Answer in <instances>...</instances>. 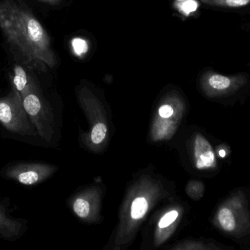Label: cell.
<instances>
[{
    "instance_id": "30bf717a",
    "label": "cell",
    "mask_w": 250,
    "mask_h": 250,
    "mask_svg": "<svg viewBox=\"0 0 250 250\" xmlns=\"http://www.w3.org/2000/svg\"><path fill=\"white\" fill-rule=\"evenodd\" d=\"M148 209V203L144 198H138L132 202L131 206V217L133 220L142 218Z\"/></svg>"
},
{
    "instance_id": "ac0fdd59",
    "label": "cell",
    "mask_w": 250,
    "mask_h": 250,
    "mask_svg": "<svg viewBox=\"0 0 250 250\" xmlns=\"http://www.w3.org/2000/svg\"><path fill=\"white\" fill-rule=\"evenodd\" d=\"M159 114L163 118H168L173 114V109L168 104H164L159 109Z\"/></svg>"
},
{
    "instance_id": "6da1fadb",
    "label": "cell",
    "mask_w": 250,
    "mask_h": 250,
    "mask_svg": "<svg viewBox=\"0 0 250 250\" xmlns=\"http://www.w3.org/2000/svg\"><path fill=\"white\" fill-rule=\"evenodd\" d=\"M0 30L16 58L31 70L57 65L46 29L23 0H0Z\"/></svg>"
},
{
    "instance_id": "9a60e30c",
    "label": "cell",
    "mask_w": 250,
    "mask_h": 250,
    "mask_svg": "<svg viewBox=\"0 0 250 250\" xmlns=\"http://www.w3.org/2000/svg\"><path fill=\"white\" fill-rule=\"evenodd\" d=\"M72 46L75 54L78 56H82L86 54L89 50V45L85 40L80 38H76L72 41Z\"/></svg>"
},
{
    "instance_id": "277c9868",
    "label": "cell",
    "mask_w": 250,
    "mask_h": 250,
    "mask_svg": "<svg viewBox=\"0 0 250 250\" xmlns=\"http://www.w3.org/2000/svg\"><path fill=\"white\" fill-rule=\"evenodd\" d=\"M203 86L210 96H223L236 92L247 82L244 75L225 76L216 72L208 71L202 79Z\"/></svg>"
},
{
    "instance_id": "5bb4252c",
    "label": "cell",
    "mask_w": 250,
    "mask_h": 250,
    "mask_svg": "<svg viewBox=\"0 0 250 250\" xmlns=\"http://www.w3.org/2000/svg\"><path fill=\"white\" fill-rule=\"evenodd\" d=\"M188 194L192 199H199L204 194V185L198 182H191L188 186Z\"/></svg>"
},
{
    "instance_id": "ba28073f",
    "label": "cell",
    "mask_w": 250,
    "mask_h": 250,
    "mask_svg": "<svg viewBox=\"0 0 250 250\" xmlns=\"http://www.w3.org/2000/svg\"><path fill=\"white\" fill-rule=\"evenodd\" d=\"M194 160L199 170L214 169L217 167V158L211 143L201 135H197L194 140Z\"/></svg>"
},
{
    "instance_id": "2e32d148",
    "label": "cell",
    "mask_w": 250,
    "mask_h": 250,
    "mask_svg": "<svg viewBox=\"0 0 250 250\" xmlns=\"http://www.w3.org/2000/svg\"><path fill=\"white\" fill-rule=\"evenodd\" d=\"M198 4L195 0H185L179 4V8L185 15L190 14L198 9Z\"/></svg>"
},
{
    "instance_id": "e0dca14e",
    "label": "cell",
    "mask_w": 250,
    "mask_h": 250,
    "mask_svg": "<svg viewBox=\"0 0 250 250\" xmlns=\"http://www.w3.org/2000/svg\"><path fill=\"white\" fill-rule=\"evenodd\" d=\"M179 217V213L176 211H172L166 214L163 218L160 220L159 223V227L160 228H165L168 227L172 224Z\"/></svg>"
},
{
    "instance_id": "3957f363",
    "label": "cell",
    "mask_w": 250,
    "mask_h": 250,
    "mask_svg": "<svg viewBox=\"0 0 250 250\" xmlns=\"http://www.w3.org/2000/svg\"><path fill=\"white\" fill-rule=\"evenodd\" d=\"M51 173V168L45 164L35 162H19L7 166L2 171L5 179L17 182L23 186L39 184Z\"/></svg>"
},
{
    "instance_id": "7402d4cb",
    "label": "cell",
    "mask_w": 250,
    "mask_h": 250,
    "mask_svg": "<svg viewBox=\"0 0 250 250\" xmlns=\"http://www.w3.org/2000/svg\"><path fill=\"white\" fill-rule=\"evenodd\" d=\"M177 1H182V0H177Z\"/></svg>"
},
{
    "instance_id": "7a4b0ae2",
    "label": "cell",
    "mask_w": 250,
    "mask_h": 250,
    "mask_svg": "<svg viewBox=\"0 0 250 250\" xmlns=\"http://www.w3.org/2000/svg\"><path fill=\"white\" fill-rule=\"evenodd\" d=\"M0 124L8 132L20 136L36 135V129L23 107L21 95L14 88L6 96L0 98Z\"/></svg>"
},
{
    "instance_id": "ffe728a7",
    "label": "cell",
    "mask_w": 250,
    "mask_h": 250,
    "mask_svg": "<svg viewBox=\"0 0 250 250\" xmlns=\"http://www.w3.org/2000/svg\"><path fill=\"white\" fill-rule=\"evenodd\" d=\"M219 155H220V157H225L226 155V152L225 150H220V152H219Z\"/></svg>"
},
{
    "instance_id": "8992f818",
    "label": "cell",
    "mask_w": 250,
    "mask_h": 250,
    "mask_svg": "<svg viewBox=\"0 0 250 250\" xmlns=\"http://www.w3.org/2000/svg\"><path fill=\"white\" fill-rule=\"evenodd\" d=\"M22 101L29 120L37 132L43 136L45 135V104L38 88L36 87L22 97Z\"/></svg>"
},
{
    "instance_id": "5b68a950",
    "label": "cell",
    "mask_w": 250,
    "mask_h": 250,
    "mask_svg": "<svg viewBox=\"0 0 250 250\" xmlns=\"http://www.w3.org/2000/svg\"><path fill=\"white\" fill-rule=\"evenodd\" d=\"M239 204L233 203L232 201L219 208L216 220L223 231L227 233H236L244 228V226L248 220L246 214L242 210H239L242 208Z\"/></svg>"
},
{
    "instance_id": "8fae6325",
    "label": "cell",
    "mask_w": 250,
    "mask_h": 250,
    "mask_svg": "<svg viewBox=\"0 0 250 250\" xmlns=\"http://www.w3.org/2000/svg\"><path fill=\"white\" fill-rule=\"evenodd\" d=\"M203 2L216 7H230L236 8L248 5L250 0H202Z\"/></svg>"
},
{
    "instance_id": "44dd1931",
    "label": "cell",
    "mask_w": 250,
    "mask_h": 250,
    "mask_svg": "<svg viewBox=\"0 0 250 250\" xmlns=\"http://www.w3.org/2000/svg\"><path fill=\"white\" fill-rule=\"evenodd\" d=\"M247 29H249L250 30V23H248V24L246 25Z\"/></svg>"
},
{
    "instance_id": "9c48e42d",
    "label": "cell",
    "mask_w": 250,
    "mask_h": 250,
    "mask_svg": "<svg viewBox=\"0 0 250 250\" xmlns=\"http://www.w3.org/2000/svg\"><path fill=\"white\" fill-rule=\"evenodd\" d=\"M29 70L26 66L16 65L10 76L12 88L16 90L21 97L37 87L35 79Z\"/></svg>"
},
{
    "instance_id": "7c38bea8",
    "label": "cell",
    "mask_w": 250,
    "mask_h": 250,
    "mask_svg": "<svg viewBox=\"0 0 250 250\" xmlns=\"http://www.w3.org/2000/svg\"><path fill=\"white\" fill-rule=\"evenodd\" d=\"M107 127L104 123H99L94 126L92 129V142L95 144H100L104 141L106 136Z\"/></svg>"
},
{
    "instance_id": "d6986e66",
    "label": "cell",
    "mask_w": 250,
    "mask_h": 250,
    "mask_svg": "<svg viewBox=\"0 0 250 250\" xmlns=\"http://www.w3.org/2000/svg\"><path fill=\"white\" fill-rule=\"evenodd\" d=\"M40 1H43V2L48 3V4H58L61 1V0H40Z\"/></svg>"
},
{
    "instance_id": "4fadbf2b",
    "label": "cell",
    "mask_w": 250,
    "mask_h": 250,
    "mask_svg": "<svg viewBox=\"0 0 250 250\" xmlns=\"http://www.w3.org/2000/svg\"><path fill=\"white\" fill-rule=\"evenodd\" d=\"M73 210L75 213L81 218H86L89 214L90 211V206L87 201L82 198H79L76 200L73 205Z\"/></svg>"
},
{
    "instance_id": "52a82bcc",
    "label": "cell",
    "mask_w": 250,
    "mask_h": 250,
    "mask_svg": "<svg viewBox=\"0 0 250 250\" xmlns=\"http://www.w3.org/2000/svg\"><path fill=\"white\" fill-rule=\"evenodd\" d=\"M26 229V220L13 217L0 201V239L14 242L24 234Z\"/></svg>"
}]
</instances>
